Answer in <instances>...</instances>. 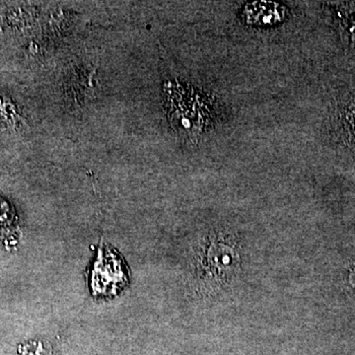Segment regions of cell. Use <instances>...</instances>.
Returning <instances> with one entry per match:
<instances>
[{
    "label": "cell",
    "mask_w": 355,
    "mask_h": 355,
    "mask_svg": "<svg viewBox=\"0 0 355 355\" xmlns=\"http://www.w3.org/2000/svg\"><path fill=\"white\" fill-rule=\"evenodd\" d=\"M284 7L272 2H254L245 9L248 23L258 25L275 24L284 17Z\"/></svg>",
    "instance_id": "1"
}]
</instances>
